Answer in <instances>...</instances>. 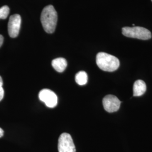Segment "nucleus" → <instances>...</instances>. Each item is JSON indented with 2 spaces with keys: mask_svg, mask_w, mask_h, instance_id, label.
Wrapping results in <instances>:
<instances>
[{
  "mask_svg": "<svg viewBox=\"0 0 152 152\" xmlns=\"http://www.w3.org/2000/svg\"><path fill=\"white\" fill-rule=\"evenodd\" d=\"M147 90V86L145 82L139 80L135 82L133 86L134 96H140Z\"/></svg>",
  "mask_w": 152,
  "mask_h": 152,
  "instance_id": "6e6552de",
  "label": "nucleus"
},
{
  "mask_svg": "<svg viewBox=\"0 0 152 152\" xmlns=\"http://www.w3.org/2000/svg\"><path fill=\"white\" fill-rule=\"evenodd\" d=\"M58 21V14L54 7L48 5L44 7L41 15V22L45 32H54Z\"/></svg>",
  "mask_w": 152,
  "mask_h": 152,
  "instance_id": "f257e3e1",
  "label": "nucleus"
},
{
  "mask_svg": "<svg viewBox=\"0 0 152 152\" xmlns=\"http://www.w3.org/2000/svg\"><path fill=\"white\" fill-rule=\"evenodd\" d=\"M39 100L50 108H55L58 104V96L54 92L49 89H43L38 94Z\"/></svg>",
  "mask_w": 152,
  "mask_h": 152,
  "instance_id": "39448f33",
  "label": "nucleus"
},
{
  "mask_svg": "<svg viewBox=\"0 0 152 152\" xmlns=\"http://www.w3.org/2000/svg\"><path fill=\"white\" fill-rule=\"evenodd\" d=\"M75 80L78 85L80 86L85 85L88 80L87 73L85 71H80L78 72L75 76Z\"/></svg>",
  "mask_w": 152,
  "mask_h": 152,
  "instance_id": "9d476101",
  "label": "nucleus"
},
{
  "mask_svg": "<svg viewBox=\"0 0 152 152\" xmlns=\"http://www.w3.org/2000/svg\"><path fill=\"white\" fill-rule=\"evenodd\" d=\"M10 9L7 6H4L0 8V19H5L9 15Z\"/></svg>",
  "mask_w": 152,
  "mask_h": 152,
  "instance_id": "9b49d317",
  "label": "nucleus"
},
{
  "mask_svg": "<svg viewBox=\"0 0 152 152\" xmlns=\"http://www.w3.org/2000/svg\"><path fill=\"white\" fill-rule=\"evenodd\" d=\"M121 102L118 98L113 95H108L103 99L104 108L109 113L117 112L120 109Z\"/></svg>",
  "mask_w": 152,
  "mask_h": 152,
  "instance_id": "0eeeda50",
  "label": "nucleus"
},
{
  "mask_svg": "<svg viewBox=\"0 0 152 152\" xmlns=\"http://www.w3.org/2000/svg\"><path fill=\"white\" fill-rule=\"evenodd\" d=\"M4 131L1 128H0V137H2L4 136Z\"/></svg>",
  "mask_w": 152,
  "mask_h": 152,
  "instance_id": "4468645a",
  "label": "nucleus"
},
{
  "mask_svg": "<svg viewBox=\"0 0 152 152\" xmlns=\"http://www.w3.org/2000/svg\"><path fill=\"white\" fill-rule=\"evenodd\" d=\"M3 42H4V37L0 34V48L2 45Z\"/></svg>",
  "mask_w": 152,
  "mask_h": 152,
  "instance_id": "ddd939ff",
  "label": "nucleus"
},
{
  "mask_svg": "<svg viewBox=\"0 0 152 152\" xmlns=\"http://www.w3.org/2000/svg\"><path fill=\"white\" fill-rule=\"evenodd\" d=\"M98 67L105 72H114L120 66V60L113 55L103 52L99 53L96 58Z\"/></svg>",
  "mask_w": 152,
  "mask_h": 152,
  "instance_id": "f03ea898",
  "label": "nucleus"
},
{
  "mask_svg": "<svg viewBox=\"0 0 152 152\" xmlns=\"http://www.w3.org/2000/svg\"><path fill=\"white\" fill-rule=\"evenodd\" d=\"M59 152H76V147L72 137L68 133H63L58 140Z\"/></svg>",
  "mask_w": 152,
  "mask_h": 152,
  "instance_id": "20e7f679",
  "label": "nucleus"
},
{
  "mask_svg": "<svg viewBox=\"0 0 152 152\" xmlns=\"http://www.w3.org/2000/svg\"></svg>",
  "mask_w": 152,
  "mask_h": 152,
  "instance_id": "2eb2a0df",
  "label": "nucleus"
},
{
  "mask_svg": "<svg viewBox=\"0 0 152 152\" xmlns=\"http://www.w3.org/2000/svg\"><path fill=\"white\" fill-rule=\"evenodd\" d=\"M3 81L0 76V102L3 99L4 96V90L3 88Z\"/></svg>",
  "mask_w": 152,
  "mask_h": 152,
  "instance_id": "f8f14e48",
  "label": "nucleus"
},
{
  "mask_svg": "<svg viewBox=\"0 0 152 152\" xmlns=\"http://www.w3.org/2000/svg\"><path fill=\"white\" fill-rule=\"evenodd\" d=\"M21 23L22 19L20 15L14 14L10 17L8 23V32L11 38H15L18 36Z\"/></svg>",
  "mask_w": 152,
  "mask_h": 152,
  "instance_id": "423d86ee",
  "label": "nucleus"
},
{
  "mask_svg": "<svg viewBox=\"0 0 152 152\" xmlns=\"http://www.w3.org/2000/svg\"><path fill=\"white\" fill-rule=\"evenodd\" d=\"M51 65L55 71L61 73L65 71L67 66V61L64 58H58L52 61Z\"/></svg>",
  "mask_w": 152,
  "mask_h": 152,
  "instance_id": "1a4fd4ad",
  "label": "nucleus"
},
{
  "mask_svg": "<svg viewBox=\"0 0 152 152\" xmlns=\"http://www.w3.org/2000/svg\"><path fill=\"white\" fill-rule=\"evenodd\" d=\"M122 33L127 37L137 38L142 40L149 39L152 37L151 32L145 28L141 27H125L122 28Z\"/></svg>",
  "mask_w": 152,
  "mask_h": 152,
  "instance_id": "7ed1b4c3",
  "label": "nucleus"
}]
</instances>
